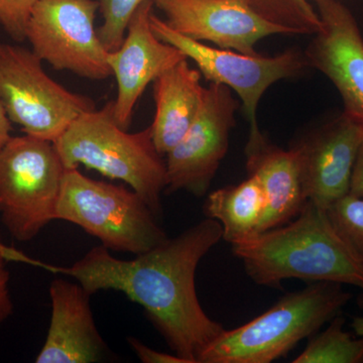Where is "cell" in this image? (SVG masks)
<instances>
[{"mask_svg":"<svg viewBox=\"0 0 363 363\" xmlns=\"http://www.w3.org/2000/svg\"><path fill=\"white\" fill-rule=\"evenodd\" d=\"M154 0H145L131 16L118 50L109 52L108 64L116 79L114 118L123 130L130 128L133 112L143 91L161 74L186 60L185 55L152 32L150 14Z\"/></svg>","mask_w":363,"mask_h":363,"instance_id":"obj_14","label":"cell"},{"mask_svg":"<svg viewBox=\"0 0 363 363\" xmlns=\"http://www.w3.org/2000/svg\"><path fill=\"white\" fill-rule=\"evenodd\" d=\"M104 23L97 28L98 37L108 52L123 45L131 16L145 0H97Z\"/></svg>","mask_w":363,"mask_h":363,"instance_id":"obj_22","label":"cell"},{"mask_svg":"<svg viewBox=\"0 0 363 363\" xmlns=\"http://www.w3.org/2000/svg\"><path fill=\"white\" fill-rule=\"evenodd\" d=\"M350 195L363 199V140L351 175Z\"/></svg>","mask_w":363,"mask_h":363,"instance_id":"obj_26","label":"cell"},{"mask_svg":"<svg viewBox=\"0 0 363 363\" xmlns=\"http://www.w3.org/2000/svg\"><path fill=\"white\" fill-rule=\"evenodd\" d=\"M350 293L335 283H312L286 294L266 312L207 346L198 363H269L286 357L340 314Z\"/></svg>","mask_w":363,"mask_h":363,"instance_id":"obj_4","label":"cell"},{"mask_svg":"<svg viewBox=\"0 0 363 363\" xmlns=\"http://www.w3.org/2000/svg\"><path fill=\"white\" fill-rule=\"evenodd\" d=\"M360 303H362L363 307V297ZM351 327H352L353 331L355 332L357 336H362V337H363V316L353 318Z\"/></svg>","mask_w":363,"mask_h":363,"instance_id":"obj_28","label":"cell"},{"mask_svg":"<svg viewBox=\"0 0 363 363\" xmlns=\"http://www.w3.org/2000/svg\"><path fill=\"white\" fill-rule=\"evenodd\" d=\"M150 26L162 42L180 50L186 58L194 61L200 73L211 83L225 85L235 91L250 123V136L260 135L257 119V106L269 86L281 79L295 77L309 66L300 52L289 50L276 57L245 55L229 50L215 49L199 40L190 39L169 28L152 11Z\"/></svg>","mask_w":363,"mask_h":363,"instance_id":"obj_9","label":"cell"},{"mask_svg":"<svg viewBox=\"0 0 363 363\" xmlns=\"http://www.w3.org/2000/svg\"><path fill=\"white\" fill-rule=\"evenodd\" d=\"M362 140V124L343 112L294 145L307 201L327 209L350 194L353 166Z\"/></svg>","mask_w":363,"mask_h":363,"instance_id":"obj_12","label":"cell"},{"mask_svg":"<svg viewBox=\"0 0 363 363\" xmlns=\"http://www.w3.org/2000/svg\"><path fill=\"white\" fill-rule=\"evenodd\" d=\"M245 156L248 174L257 179L266 196V212L259 233L295 218L307 202L295 150L281 149L260 133L248 138Z\"/></svg>","mask_w":363,"mask_h":363,"instance_id":"obj_16","label":"cell"},{"mask_svg":"<svg viewBox=\"0 0 363 363\" xmlns=\"http://www.w3.org/2000/svg\"><path fill=\"white\" fill-rule=\"evenodd\" d=\"M157 217L138 193L66 169L56 220L79 227L116 252L142 255L168 240Z\"/></svg>","mask_w":363,"mask_h":363,"instance_id":"obj_5","label":"cell"},{"mask_svg":"<svg viewBox=\"0 0 363 363\" xmlns=\"http://www.w3.org/2000/svg\"><path fill=\"white\" fill-rule=\"evenodd\" d=\"M200 80L201 73L191 68L186 59L152 82L156 116L150 128L162 156L180 142L199 114L206 91Z\"/></svg>","mask_w":363,"mask_h":363,"instance_id":"obj_17","label":"cell"},{"mask_svg":"<svg viewBox=\"0 0 363 363\" xmlns=\"http://www.w3.org/2000/svg\"><path fill=\"white\" fill-rule=\"evenodd\" d=\"M38 0H0V25L16 42L26 40V25Z\"/></svg>","mask_w":363,"mask_h":363,"instance_id":"obj_23","label":"cell"},{"mask_svg":"<svg viewBox=\"0 0 363 363\" xmlns=\"http://www.w3.org/2000/svg\"><path fill=\"white\" fill-rule=\"evenodd\" d=\"M66 169L80 164L130 186L157 217L166 189V160L150 128L130 133L114 118V101L79 116L54 143Z\"/></svg>","mask_w":363,"mask_h":363,"instance_id":"obj_3","label":"cell"},{"mask_svg":"<svg viewBox=\"0 0 363 363\" xmlns=\"http://www.w3.org/2000/svg\"><path fill=\"white\" fill-rule=\"evenodd\" d=\"M11 121L7 116L6 107L0 97V150L9 143L13 136L11 135Z\"/></svg>","mask_w":363,"mask_h":363,"instance_id":"obj_27","label":"cell"},{"mask_svg":"<svg viewBox=\"0 0 363 363\" xmlns=\"http://www.w3.org/2000/svg\"><path fill=\"white\" fill-rule=\"evenodd\" d=\"M238 101L230 88L210 83L199 114L180 142L166 155V193L206 194L228 150Z\"/></svg>","mask_w":363,"mask_h":363,"instance_id":"obj_10","label":"cell"},{"mask_svg":"<svg viewBox=\"0 0 363 363\" xmlns=\"http://www.w3.org/2000/svg\"><path fill=\"white\" fill-rule=\"evenodd\" d=\"M344 319L336 316L321 333L314 334L293 363H363V337L344 331Z\"/></svg>","mask_w":363,"mask_h":363,"instance_id":"obj_19","label":"cell"},{"mask_svg":"<svg viewBox=\"0 0 363 363\" xmlns=\"http://www.w3.org/2000/svg\"><path fill=\"white\" fill-rule=\"evenodd\" d=\"M322 28L306 51L342 97L344 113L363 126V38L352 13L339 0H314Z\"/></svg>","mask_w":363,"mask_h":363,"instance_id":"obj_11","label":"cell"},{"mask_svg":"<svg viewBox=\"0 0 363 363\" xmlns=\"http://www.w3.org/2000/svg\"><path fill=\"white\" fill-rule=\"evenodd\" d=\"M260 18L288 35H316L322 28L316 9L308 0H245Z\"/></svg>","mask_w":363,"mask_h":363,"instance_id":"obj_20","label":"cell"},{"mask_svg":"<svg viewBox=\"0 0 363 363\" xmlns=\"http://www.w3.org/2000/svg\"><path fill=\"white\" fill-rule=\"evenodd\" d=\"M169 28L195 40H206L220 49L257 55L255 45L272 35H288L269 23L245 0H154Z\"/></svg>","mask_w":363,"mask_h":363,"instance_id":"obj_13","label":"cell"},{"mask_svg":"<svg viewBox=\"0 0 363 363\" xmlns=\"http://www.w3.org/2000/svg\"><path fill=\"white\" fill-rule=\"evenodd\" d=\"M231 247L257 285L279 289L286 279H301L363 291L362 267L339 238L326 209L311 201L292 220Z\"/></svg>","mask_w":363,"mask_h":363,"instance_id":"obj_2","label":"cell"},{"mask_svg":"<svg viewBox=\"0 0 363 363\" xmlns=\"http://www.w3.org/2000/svg\"><path fill=\"white\" fill-rule=\"evenodd\" d=\"M266 196L253 176L238 185L218 189L208 195L205 215L221 224L222 240L230 245L259 233L266 212Z\"/></svg>","mask_w":363,"mask_h":363,"instance_id":"obj_18","label":"cell"},{"mask_svg":"<svg viewBox=\"0 0 363 363\" xmlns=\"http://www.w3.org/2000/svg\"><path fill=\"white\" fill-rule=\"evenodd\" d=\"M97 11V0H38L26 25V40L56 70L104 80L112 73L109 52L94 26Z\"/></svg>","mask_w":363,"mask_h":363,"instance_id":"obj_8","label":"cell"},{"mask_svg":"<svg viewBox=\"0 0 363 363\" xmlns=\"http://www.w3.org/2000/svg\"><path fill=\"white\" fill-rule=\"evenodd\" d=\"M222 236L221 224L207 217L135 259H116L100 245L72 267L51 266L23 253L20 262L71 277L91 296L107 290L124 294L142 306L175 354L198 363L203 351L225 330L205 313L195 285L200 262Z\"/></svg>","mask_w":363,"mask_h":363,"instance_id":"obj_1","label":"cell"},{"mask_svg":"<svg viewBox=\"0 0 363 363\" xmlns=\"http://www.w3.org/2000/svg\"><path fill=\"white\" fill-rule=\"evenodd\" d=\"M42 60L20 45L0 43V97L25 135L55 143L79 116L96 109L44 71Z\"/></svg>","mask_w":363,"mask_h":363,"instance_id":"obj_7","label":"cell"},{"mask_svg":"<svg viewBox=\"0 0 363 363\" xmlns=\"http://www.w3.org/2000/svg\"><path fill=\"white\" fill-rule=\"evenodd\" d=\"M128 342L135 351L136 357L143 363H187L185 359L178 357L175 353L172 354V353L152 350L138 339L128 337Z\"/></svg>","mask_w":363,"mask_h":363,"instance_id":"obj_25","label":"cell"},{"mask_svg":"<svg viewBox=\"0 0 363 363\" xmlns=\"http://www.w3.org/2000/svg\"><path fill=\"white\" fill-rule=\"evenodd\" d=\"M329 220L363 271V199L350 194L326 209Z\"/></svg>","mask_w":363,"mask_h":363,"instance_id":"obj_21","label":"cell"},{"mask_svg":"<svg viewBox=\"0 0 363 363\" xmlns=\"http://www.w3.org/2000/svg\"><path fill=\"white\" fill-rule=\"evenodd\" d=\"M66 167L54 143L25 135L0 150V218L14 240H33L56 220Z\"/></svg>","mask_w":363,"mask_h":363,"instance_id":"obj_6","label":"cell"},{"mask_svg":"<svg viewBox=\"0 0 363 363\" xmlns=\"http://www.w3.org/2000/svg\"><path fill=\"white\" fill-rule=\"evenodd\" d=\"M91 295L80 284L57 279L50 286L51 323L37 363H91L104 359L108 348L97 330Z\"/></svg>","mask_w":363,"mask_h":363,"instance_id":"obj_15","label":"cell"},{"mask_svg":"<svg viewBox=\"0 0 363 363\" xmlns=\"http://www.w3.org/2000/svg\"><path fill=\"white\" fill-rule=\"evenodd\" d=\"M6 247L0 238V324L4 323L13 315L14 309L9 289L11 276L6 267L9 262L6 259Z\"/></svg>","mask_w":363,"mask_h":363,"instance_id":"obj_24","label":"cell"}]
</instances>
